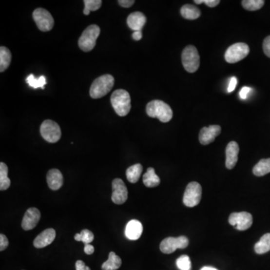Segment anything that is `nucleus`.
<instances>
[{
  "mask_svg": "<svg viewBox=\"0 0 270 270\" xmlns=\"http://www.w3.org/2000/svg\"><path fill=\"white\" fill-rule=\"evenodd\" d=\"M8 168L6 164L0 163V190L5 191L10 187L11 180L8 176Z\"/></svg>",
  "mask_w": 270,
  "mask_h": 270,
  "instance_id": "nucleus-27",
  "label": "nucleus"
},
{
  "mask_svg": "<svg viewBox=\"0 0 270 270\" xmlns=\"http://www.w3.org/2000/svg\"><path fill=\"white\" fill-rule=\"evenodd\" d=\"M265 1L264 0H243L242 5L246 10L254 12L259 10L264 6Z\"/></svg>",
  "mask_w": 270,
  "mask_h": 270,
  "instance_id": "nucleus-29",
  "label": "nucleus"
},
{
  "mask_svg": "<svg viewBox=\"0 0 270 270\" xmlns=\"http://www.w3.org/2000/svg\"><path fill=\"white\" fill-rule=\"evenodd\" d=\"M250 52L249 46L245 43H236L230 46L225 54V59L228 63H236L245 59Z\"/></svg>",
  "mask_w": 270,
  "mask_h": 270,
  "instance_id": "nucleus-7",
  "label": "nucleus"
},
{
  "mask_svg": "<svg viewBox=\"0 0 270 270\" xmlns=\"http://www.w3.org/2000/svg\"><path fill=\"white\" fill-rule=\"evenodd\" d=\"M142 37H143L142 31H135L132 34V38H133V39L135 40V41H140Z\"/></svg>",
  "mask_w": 270,
  "mask_h": 270,
  "instance_id": "nucleus-41",
  "label": "nucleus"
},
{
  "mask_svg": "<svg viewBox=\"0 0 270 270\" xmlns=\"http://www.w3.org/2000/svg\"><path fill=\"white\" fill-rule=\"evenodd\" d=\"M251 90H252L251 88H250L249 86H244V87L241 89L240 92H239V97H240L241 99L246 100Z\"/></svg>",
  "mask_w": 270,
  "mask_h": 270,
  "instance_id": "nucleus-35",
  "label": "nucleus"
},
{
  "mask_svg": "<svg viewBox=\"0 0 270 270\" xmlns=\"http://www.w3.org/2000/svg\"><path fill=\"white\" fill-rule=\"evenodd\" d=\"M12 61V54L7 47H0V72H3L8 69Z\"/></svg>",
  "mask_w": 270,
  "mask_h": 270,
  "instance_id": "nucleus-23",
  "label": "nucleus"
},
{
  "mask_svg": "<svg viewBox=\"0 0 270 270\" xmlns=\"http://www.w3.org/2000/svg\"><path fill=\"white\" fill-rule=\"evenodd\" d=\"M182 65L189 73L197 72L200 67V56L194 46L189 45L183 50L182 54Z\"/></svg>",
  "mask_w": 270,
  "mask_h": 270,
  "instance_id": "nucleus-5",
  "label": "nucleus"
},
{
  "mask_svg": "<svg viewBox=\"0 0 270 270\" xmlns=\"http://www.w3.org/2000/svg\"><path fill=\"white\" fill-rule=\"evenodd\" d=\"M83 2L85 8L83 12L85 15H89L90 12L98 10L102 5L101 0H84Z\"/></svg>",
  "mask_w": 270,
  "mask_h": 270,
  "instance_id": "nucleus-30",
  "label": "nucleus"
},
{
  "mask_svg": "<svg viewBox=\"0 0 270 270\" xmlns=\"http://www.w3.org/2000/svg\"><path fill=\"white\" fill-rule=\"evenodd\" d=\"M194 2L196 4L205 3L207 6L210 8L217 6L220 3L219 0H194Z\"/></svg>",
  "mask_w": 270,
  "mask_h": 270,
  "instance_id": "nucleus-33",
  "label": "nucleus"
},
{
  "mask_svg": "<svg viewBox=\"0 0 270 270\" xmlns=\"http://www.w3.org/2000/svg\"><path fill=\"white\" fill-rule=\"evenodd\" d=\"M189 244V239L185 236H180L177 238H165L160 244V250L164 254H172L177 249H186Z\"/></svg>",
  "mask_w": 270,
  "mask_h": 270,
  "instance_id": "nucleus-8",
  "label": "nucleus"
},
{
  "mask_svg": "<svg viewBox=\"0 0 270 270\" xmlns=\"http://www.w3.org/2000/svg\"><path fill=\"white\" fill-rule=\"evenodd\" d=\"M143 167L140 164H136L129 167L126 171V177L131 183H136L141 176Z\"/></svg>",
  "mask_w": 270,
  "mask_h": 270,
  "instance_id": "nucleus-24",
  "label": "nucleus"
},
{
  "mask_svg": "<svg viewBox=\"0 0 270 270\" xmlns=\"http://www.w3.org/2000/svg\"><path fill=\"white\" fill-rule=\"evenodd\" d=\"M263 48H264V54L270 58V36L264 39Z\"/></svg>",
  "mask_w": 270,
  "mask_h": 270,
  "instance_id": "nucleus-36",
  "label": "nucleus"
},
{
  "mask_svg": "<svg viewBox=\"0 0 270 270\" xmlns=\"http://www.w3.org/2000/svg\"><path fill=\"white\" fill-rule=\"evenodd\" d=\"M111 102L115 112L119 116H125L131 111V97L126 90L119 89L111 95Z\"/></svg>",
  "mask_w": 270,
  "mask_h": 270,
  "instance_id": "nucleus-3",
  "label": "nucleus"
},
{
  "mask_svg": "<svg viewBox=\"0 0 270 270\" xmlns=\"http://www.w3.org/2000/svg\"><path fill=\"white\" fill-rule=\"evenodd\" d=\"M143 233V225L137 220L129 221L125 228V236L131 240H137Z\"/></svg>",
  "mask_w": 270,
  "mask_h": 270,
  "instance_id": "nucleus-19",
  "label": "nucleus"
},
{
  "mask_svg": "<svg viewBox=\"0 0 270 270\" xmlns=\"http://www.w3.org/2000/svg\"><path fill=\"white\" fill-rule=\"evenodd\" d=\"M200 270H218L217 269L213 268V267H204L201 269Z\"/></svg>",
  "mask_w": 270,
  "mask_h": 270,
  "instance_id": "nucleus-42",
  "label": "nucleus"
},
{
  "mask_svg": "<svg viewBox=\"0 0 270 270\" xmlns=\"http://www.w3.org/2000/svg\"><path fill=\"white\" fill-rule=\"evenodd\" d=\"M95 248L94 246H92L90 244H85L84 245V252L88 255H91L94 253Z\"/></svg>",
  "mask_w": 270,
  "mask_h": 270,
  "instance_id": "nucleus-40",
  "label": "nucleus"
},
{
  "mask_svg": "<svg viewBox=\"0 0 270 270\" xmlns=\"http://www.w3.org/2000/svg\"><path fill=\"white\" fill-rule=\"evenodd\" d=\"M26 83L34 89L41 88L44 90V86L47 84V80L44 76H41L39 78H36L34 75H30L26 78Z\"/></svg>",
  "mask_w": 270,
  "mask_h": 270,
  "instance_id": "nucleus-28",
  "label": "nucleus"
},
{
  "mask_svg": "<svg viewBox=\"0 0 270 270\" xmlns=\"http://www.w3.org/2000/svg\"><path fill=\"white\" fill-rule=\"evenodd\" d=\"M254 251L258 254H265L270 251V233H266L254 246Z\"/></svg>",
  "mask_w": 270,
  "mask_h": 270,
  "instance_id": "nucleus-25",
  "label": "nucleus"
},
{
  "mask_svg": "<svg viewBox=\"0 0 270 270\" xmlns=\"http://www.w3.org/2000/svg\"><path fill=\"white\" fill-rule=\"evenodd\" d=\"M75 239L78 242H83L85 244H90L94 240V234L89 230H83L80 233H77Z\"/></svg>",
  "mask_w": 270,
  "mask_h": 270,
  "instance_id": "nucleus-31",
  "label": "nucleus"
},
{
  "mask_svg": "<svg viewBox=\"0 0 270 270\" xmlns=\"http://www.w3.org/2000/svg\"><path fill=\"white\" fill-rule=\"evenodd\" d=\"M176 266L180 270H192V262L188 255H182L176 260Z\"/></svg>",
  "mask_w": 270,
  "mask_h": 270,
  "instance_id": "nucleus-32",
  "label": "nucleus"
},
{
  "mask_svg": "<svg viewBox=\"0 0 270 270\" xmlns=\"http://www.w3.org/2000/svg\"><path fill=\"white\" fill-rule=\"evenodd\" d=\"M33 18L39 30L41 31L48 32L54 27V18L51 14L44 8H36L33 12Z\"/></svg>",
  "mask_w": 270,
  "mask_h": 270,
  "instance_id": "nucleus-9",
  "label": "nucleus"
},
{
  "mask_svg": "<svg viewBox=\"0 0 270 270\" xmlns=\"http://www.w3.org/2000/svg\"><path fill=\"white\" fill-rule=\"evenodd\" d=\"M143 184L148 188H154L160 184V178L155 174V169L149 168L145 174L143 176Z\"/></svg>",
  "mask_w": 270,
  "mask_h": 270,
  "instance_id": "nucleus-20",
  "label": "nucleus"
},
{
  "mask_svg": "<svg viewBox=\"0 0 270 270\" xmlns=\"http://www.w3.org/2000/svg\"><path fill=\"white\" fill-rule=\"evenodd\" d=\"M270 173V158L261 159L253 168V174L257 176H263Z\"/></svg>",
  "mask_w": 270,
  "mask_h": 270,
  "instance_id": "nucleus-26",
  "label": "nucleus"
},
{
  "mask_svg": "<svg viewBox=\"0 0 270 270\" xmlns=\"http://www.w3.org/2000/svg\"><path fill=\"white\" fill-rule=\"evenodd\" d=\"M112 201L114 204H123L128 199V189L125 182L119 178L114 179L112 182Z\"/></svg>",
  "mask_w": 270,
  "mask_h": 270,
  "instance_id": "nucleus-12",
  "label": "nucleus"
},
{
  "mask_svg": "<svg viewBox=\"0 0 270 270\" xmlns=\"http://www.w3.org/2000/svg\"><path fill=\"white\" fill-rule=\"evenodd\" d=\"M101 30L97 25L93 24L89 26L83 32L80 39L78 41V45L80 49L84 52H90L96 47V41L98 39Z\"/></svg>",
  "mask_w": 270,
  "mask_h": 270,
  "instance_id": "nucleus-4",
  "label": "nucleus"
},
{
  "mask_svg": "<svg viewBox=\"0 0 270 270\" xmlns=\"http://www.w3.org/2000/svg\"><path fill=\"white\" fill-rule=\"evenodd\" d=\"M41 218V212L36 207L28 209L25 212L21 226L24 231H30L37 226Z\"/></svg>",
  "mask_w": 270,
  "mask_h": 270,
  "instance_id": "nucleus-13",
  "label": "nucleus"
},
{
  "mask_svg": "<svg viewBox=\"0 0 270 270\" xmlns=\"http://www.w3.org/2000/svg\"><path fill=\"white\" fill-rule=\"evenodd\" d=\"M8 246V238L6 237L5 235L1 233L0 234V251H3L4 250L6 249V248Z\"/></svg>",
  "mask_w": 270,
  "mask_h": 270,
  "instance_id": "nucleus-34",
  "label": "nucleus"
},
{
  "mask_svg": "<svg viewBox=\"0 0 270 270\" xmlns=\"http://www.w3.org/2000/svg\"><path fill=\"white\" fill-rule=\"evenodd\" d=\"M238 80L236 77H232L231 78V81L229 83V86H228V93H231L232 92L234 91L236 89V85H237Z\"/></svg>",
  "mask_w": 270,
  "mask_h": 270,
  "instance_id": "nucleus-37",
  "label": "nucleus"
},
{
  "mask_svg": "<svg viewBox=\"0 0 270 270\" xmlns=\"http://www.w3.org/2000/svg\"><path fill=\"white\" fill-rule=\"evenodd\" d=\"M75 267H76V270H91L90 267L85 265L84 262L82 260H77L75 264Z\"/></svg>",
  "mask_w": 270,
  "mask_h": 270,
  "instance_id": "nucleus-39",
  "label": "nucleus"
},
{
  "mask_svg": "<svg viewBox=\"0 0 270 270\" xmlns=\"http://www.w3.org/2000/svg\"><path fill=\"white\" fill-rule=\"evenodd\" d=\"M202 188L198 182H192L189 183L183 196V203L186 207H196L201 200Z\"/></svg>",
  "mask_w": 270,
  "mask_h": 270,
  "instance_id": "nucleus-10",
  "label": "nucleus"
},
{
  "mask_svg": "<svg viewBox=\"0 0 270 270\" xmlns=\"http://www.w3.org/2000/svg\"><path fill=\"white\" fill-rule=\"evenodd\" d=\"M221 132L220 125H210L209 127H204L200 130L199 135V141L202 145H208L215 140Z\"/></svg>",
  "mask_w": 270,
  "mask_h": 270,
  "instance_id": "nucleus-14",
  "label": "nucleus"
},
{
  "mask_svg": "<svg viewBox=\"0 0 270 270\" xmlns=\"http://www.w3.org/2000/svg\"><path fill=\"white\" fill-rule=\"evenodd\" d=\"M47 182L51 190H59L63 185L62 173L57 169L50 170L47 174Z\"/></svg>",
  "mask_w": 270,
  "mask_h": 270,
  "instance_id": "nucleus-18",
  "label": "nucleus"
},
{
  "mask_svg": "<svg viewBox=\"0 0 270 270\" xmlns=\"http://www.w3.org/2000/svg\"><path fill=\"white\" fill-rule=\"evenodd\" d=\"M114 77L111 75H101L96 78L90 87V95L91 98L97 99L108 95L114 87Z\"/></svg>",
  "mask_w": 270,
  "mask_h": 270,
  "instance_id": "nucleus-2",
  "label": "nucleus"
},
{
  "mask_svg": "<svg viewBox=\"0 0 270 270\" xmlns=\"http://www.w3.org/2000/svg\"><path fill=\"white\" fill-rule=\"evenodd\" d=\"M181 15L187 20H196L200 16L199 8L191 4H186L181 8Z\"/></svg>",
  "mask_w": 270,
  "mask_h": 270,
  "instance_id": "nucleus-21",
  "label": "nucleus"
},
{
  "mask_svg": "<svg viewBox=\"0 0 270 270\" xmlns=\"http://www.w3.org/2000/svg\"><path fill=\"white\" fill-rule=\"evenodd\" d=\"M230 225L234 227L238 231H246L251 227L253 224L252 215L246 212H233L230 215Z\"/></svg>",
  "mask_w": 270,
  "mask_h": 270,
  "instance_id": "nucleus-11",
  "label": "nucleus"
},
{
  "mask_svg": "<svg viewBox=\"0 0 270 270\" xmlns=\"http://www.w3.org/2000/svg\"><path fill=\"white\" fill-rule=\"evenodd\" d=\"M122 265V260L114 251L109 253L108 260L101 266L102 270H117Z\"/></svg>",
  "mask_w": 270,
  "mask_h": 270,
  "instance_id": "nucleus-22",
  "label": "nucleus"
},
{
  "mask_svg": "<svg viewBox=\"0 0 270 270\" xmlns=\"http://www.w3.org/2000/svg\"><path fill=\"white\" fill-rule=\"evenodd\" d=\"M239 147L238 143L235 141H231L226 147V165L228 169H233L236 166L238 161V154H239Z\"/></svg>",
  "mask_w": 270,
  "mask_h": 270,
  "instance_id": "nucleus-15",
  "label": "nucleus"
},
{
  "mask_svg": "<svg viewBox=\"0 0 270 270\" xmlns=\"http://www.w3.org/2000/svg\"><path fill=\"white\" fill-rule=\"evenodd\" d=\"M147 22V18L142 12H135L129 15L127 23L131 30L134 31H141Z\"/></svg>",
  "mask_w": 270,
  "mask_h": 270,
  "instance_id": "nucleus-17",
  "label": "nucleus"
},
{
  "mask_svg": "<svg viewBox=\"0 0 270 270\" xmlns=\"http://www.w3.org/2000/svg\"><path fill=\"white\" fill-rule=\"evenodd\" d=\"M56 238V231L53 228H48L40 233L35 239L33 245L37 249H42L46 246H49L54 242Z\"/></svg>",
  "mask_w": 270,
  "mask_h": 270,
  "instance_id": "nucleus-16",
  "label": "nucleus"
},
{
  "mask_svg": "<svg viewBox=\"0 0 270 270\" xmlns=\"http://www.w3.org/2000/svg\"><path fill=\"white\" fill-rule=\"evenodd\" d=\"M40 132L43 138L51 143L59 141L62 135L59 125L51 119H47L42 122L40 127Z\"/></svg>",
  "mask_w": 270,
  "mask_h": 270,
  "instance_id": "nucleus-6",
  "label": "nucleus"
},
{
  "mask_svg": "<svg viewBox=\"0 0 270 270\" xmlns=\"http://www.w3.org/2000/svg\"><path fill=\"white\" fill-rule=\"evenodd\" d=\"M118 3L124 8H130L135 3V1L134 0H119Z\"/></svg>",
  "mask_w": 270,
  "mask_h": 270,
  "instance_id": "nucleus-38",
  "label": "nucleus"
},
{
  "mask_svg": "<svg viewBox=\"0 0 270 270\" xmlns=\"http://www.w3.org/2000/svg\"><path fill=\"white\" fill-rule=\"evenodd\" d=\"M147 115L152 118H157L162 122H168L173 117L171 107L161 100H153L147 104Z\"/></svg>",
  "mask_w": 270,
  "mask_h": 270,
  "instance_id": "nucleus-1",
  "label": "nucleus"
}]
</instances>
